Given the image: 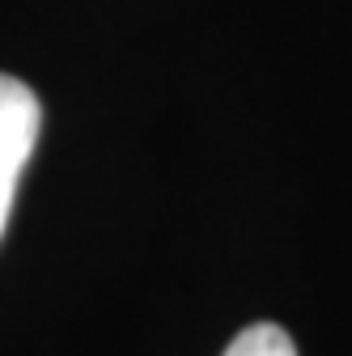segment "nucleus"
Segmentation results:
<instances>
[{
  "label": "nucleus",
  "mask_w": 352,
  "mask_h": 356,
  "mask_svg": "<svg viewBox=\"0 0 352 356\" xmlns=\"http://www.w3.org/2000/svg\"><path fill=\"white\" fill-rule=\"evenodd\" d=\"M221 356H297V343L276 323H250L234 335V343Z\"/></svg>",
  "instance_id": "f03ea898"
},
{
  "label": "nucleus",
  "mask_w": 352,
  "mask_h": 356,
  "mask_svg": "<svg viewBox=\"0 0 352 356\" xmlns=\"http://www.w3.org/2000/svg\"><path fill=\"white\" fill-rule=\"evenodd\" d=\"M42 131V106L34 98V89L17 76L0 72V238H5L13 195L22 183V170L38 145Z\"/></svg>",
  "instance_id": "f257e3e1"
}]
</instances>
